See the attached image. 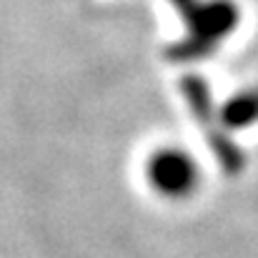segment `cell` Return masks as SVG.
Here are the masks:
<instances>
[{
  "instance_id": "cell-1",
  "label": "cell",
  "mask_w": 258,
  "mask_h": 258,
  "mask_svg": "<svg viewBox=\"0 0 258 258\" xmlns=\"http://www.w3.org/2000/svg\"><path fill=\"white\" fill-rule=\"evenodd\" d=\"M153 178L158 185H163L166 190L178 193L180 188H188L190 183V166L188 161L178 158V156H168V158H158L156 168H153Z\"/></svg>"
}]
</instances>
